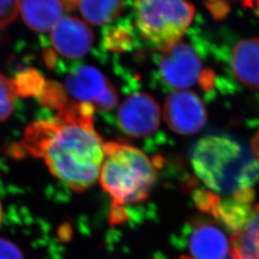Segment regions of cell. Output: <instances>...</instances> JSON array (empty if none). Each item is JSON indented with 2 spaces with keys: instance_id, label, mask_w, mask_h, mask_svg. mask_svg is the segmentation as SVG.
<instances>
[{
  "instance_id": "obj_2",
  "label": "cell",
  "mask_w": 259,
  "mask_h": 259,
  "mask_svg": "<svg viewBox=\"0 0 259 259\" xmlns=\"http://www.w3.org/2000/svg\"><path fill=\"white\" fill-rule=\"evenodd\" d=\"M104 150L99 180L103 189L111 197L110 220L118 224L126 218L124 205L140 203L148 198L157 182L161 162L124 142L105 143Z\"/></svg>"
},
{
  "instance_id": "obj_19",
  "label": "cell",
  "mask_w": 259,
  "mask_h": 259,
  "mask_svg": "<svg viewBox=\"0 0 259 259\" xmlns=\"http://www.w3.org/2000/svg\"><path fill=\"white\" fill-rule=\"evenodd\" d=\"M0 259H23V254L16 244L0 238Z\"/></svg>"
},
{
  "instance_id": "obj_22",
  "label": "cell",
  "mask_w": 259,
  "mask_h": 259,
  "mask_svg": "<svg viewBox=\"0 0 259 259\" xmlns=\"http://www.w3.org/2000/svg\"><path fill=\"white\" fill-rule=\"evenodd\" d=\"M63 1L65 4V6H66V9L68 10L72 9L74 7L77 0H63Z\"/></svg>"
},
{
  "instance_id": "obj_21",
  "label": "cell",
  "mask_w": 259,
  "mask_h": 259,
  "mask_svg": "<svg viewBox=\"0 0 259 259\" xmlns=\"http://www.w3.org/2000/svg\"><path fill=\"white\" fill-rule=\"evenodd\" d=\"M241 3L245 8H251L254 7L256 0H240Z\"/></svg>"
},
{
  "instance_id": "obj_25",
  "label": "cell",
  "mask_w": 259,
  "mask_h": 259,
  "mask_svg": "<svg viewBox=\"0 0 259 259\" xmlns=\"http://www.w3.org/2000/svg\"><path fill=\"white\" fill-rule=\"evenodd\" d=\"M178 259H193V258H190V257H187V256H182V257H180V258Z\"/></svg>"
},
{
  "instance_id": "obj_10",
  "label": "cell",
  "mask_w": 259,
  "mask_h": 259,
  "mask_svg": "<svg viewBox=\"0 0 259 259\" xmlns=\"http://www.w3.org/2000/svg\"><path fill=\"white\" fill-rule=\"evenodd\" d=\"M189 249L193 259H226L231 254V243L219 228L200 222L192 228Z\"/></svg>"
},
{
  "instance_id": "obj_20",
  "label": "cell",
  "mask_w": 259,
  "mask_h": 259,
  "mask_svg": "<svg viewBox=\"0 0 259 259\" xmlns=\"http://www.w3.org/2000/svg\"><path fill=\"white\" fill-rule=\"evenodd\" d=\"M251 153L259 162V130L251 140Z\"/></svg>"
},
{
  "instance_id": "obj_9",
  "label": "cell",
  "mask_w": 259,
  "mask_h": 259,
  "mask_svg": "<svg viewBox=\"0 0 259 259\" xmlns=\"http://www.w3.org/2000/svg\"><path fill=\"white\" fill-rule=\"evenodd\" d=\"M93 30L82 20L64 17L50 31L53 51L65 59L76 60L87 55L93 45Z\"/></svg>"
},
{
  "instance_id": "obj_4",
  "label": "cell",
  "mask_w": 259,
  "mask_h": 259,
  "mask_svg": "<svg viewBox=\"0 0 259 259\" xmlns=\"http://www.w3.org/2000/svg\"><path fill=\"white\" fill-rule=\"evenodd\" d=\"M194 16V6L188 0H134L139 35L158 50L180 41Z\"/></svg>"
},
{
  "instance_id": "obj_6",
  "label": "cell",
  "mask_w": 259,
  "mask_h": 259,
  "mask_svg": "<svg viewBox=\"0 0 259 259\" xmlns=\"http://www.w3.org/2000/svg\"><path fill=\"white\" fill-rule=\"evenodd\" d=\"M65 89L77 102L110 111L118 102V93L109 79L91 65L76 67L65 79Z\"/></svg>"
},
{
  "instance_id": "obj_3",
  "label": "cell",
  "mask_w": 259,
  "mask_h": 259,
  "mask_svg": "<svg viewBox=\"0 0 259 259\" xmlns=\"http://www.w3.org/2000/svg\"><path fill=\"white\" fill-rule=\"evenodd\" d=\"M198 178L213 192L232 195L253 187L259 180V162L234 139L209 136L199 140L191 156Z\"/></svg>"
},
{
  "instance_id": "obj_16",
  "label": "cell",
  "mask_w": 259,
  "mask_h": 259,
  "mask_svg": "<svg viewBox=\"0 0 259 259\" xmlns=\"http://www.w3.org/2000/svg\"><path fill=\"white\" fill-rule=\"evenodd\" d=\"M104 44L106 47L115 52L130 50L133 46L131 27L125 23H118L107 28L104 33Z\"/></svg>"
},
{
  "instance_id": "obj_11",
  "label": "cell",
  "mask_w": 259,
  "mask_h": 259,
  "mask_svg": "<svg viewBox=\"0 0 259 259\" xmlns=\"http://www.w3.org/2000/svg\"><path fill=\"white\" fill-rule=\"evenodd\" d=\"M63 0H19V11L25 24L39 33L50 32L64 18Z\"/></svg>"
},
{
  "instance_id": "obj_12",
  "label": "cell",
  "mask_w": 259,
  "mask_h": 259,
  "mask_svg": "<svg viewBox=\"0 0 259 259\" xmlns=\"http://www.w3.org/2000/svg\"><path fill=\"white\" fill-rule=\"evenodd\" d=\"M231 68L241 83L259 91V37L243 39L233 47Z\"/></svg>"
},
{
  "instance_id": "obj_14",
  "label": "cell",
  "mask_w": 259,
  "mask_h": 259,
  "mask_svg": "<svg viewBox=\"0 0 259 259\" xmlns=\"http://www.w3.org/2000/svg\"><path fill=\"white\" fill-rule=\"evenodd\" d=\"M232 259H259V204L250 213L246 224L232 233Z\"/></svg>"
},
{
  "instance_id": "obj_13",
  "label": "cell",
  "mask_w": 259,
  "mask_h": 259,
  "mask_svg": "<svg viewBox=\"0 0 259 259\" xmlns=\"http://www.w3.org/2000/svg\"><path fill=\"white\" fill-rule=\"evenodd\" d=\"M253 199V187L242 189L224 200L220 198L211 215L232 232H236L249 219Z\"/></svg>"
},
{
  "instance_id": "obj_8",
  "label": "cell",
  "mask_w": 259,
  "mask_h": 259,
  "mask_svg": "<svg viewBox=\"0 0 259 259\" xmlns=\"http://www.w3.org/2000/svg\"><path fill=\"white\" fill-rule=\"evenodd\" d=\"M160 109L147 93L132 94L122 103L117 112V124L125 134L135 138H146L159 127Z\"/></svg>"
},
{
  "instance_id": "obj_23",
  "label": "cell",
  "mask_w": 259,
  "mask_h": 259,
  "mask_svg": "<svg viewBox=\"0 0 259 259\" xmlns=\"http://www.w3.org/2000/svg\"><path fill=\"white\" fill-rule=\"evenodd\" d=\"M2 216H3V210H2V204L0 203V225H1V221H2Z\"/></svg>"
},
{
  "instance_id": "obj_15",
  "label": "cell",
  "mask_w": 259,
  "mask_h": 259,
  "mask_svg": "<svg viewBox=\"0 0 259 259\" xmlns=\"http://www.w3.org/2000/svg\"><path fill=\"white\" fill-rule=\"evenodd\" d=\"M124 2L125 0H77L75 6L89 23L105 25L120 15Z\"/></svg>"
},
{
  "instance_id": "obj_7",
  "label": "cell",
  "mask_w": 259,
  "mask_h": 259,
  "mask_svg": "<svg viewBox=\"0 0 259 259\" xmlns=\"http://www.w3.org/2000/svg\"><path fill=\"white\" fill-rule=\"evenodd\" d=\"M163 116L167 126L182 136L197 134L207 120L204 103L196 93L189 91L171 93L164 103Z\"/></svg>"
},
{
  "instance_id": "obj_17",
  "label": "cell",
  "mask_w": 259,
  "mask_h": 259,
  "mask_svg": "<svg viewBox=\"0 0 259 259\" xmlns=\"http://www.w3.org/2000/svg\"><path fill=\"white\" fill-rule=\"evenodd\" d=\"M18 90L15 82L0 73V122L6 120L16 107Z\"/></svg>"
},
{
  "instance_id": "obj_24",
  "label": "cell",
  "mask_w": 259,
  "mask_h": 259,
  "mask_svg": "<svg viewBox=\"0 0 259 259\" xmlns=\"http://www.w3.org/2000/svg\"><path fill=\"white\" fill-rule=\"evenodd\" d=\"M255 7H256V10H257V14H258L259 16V0H256V2H255V5H254Z\"/></svg>"
},
{
  "instance_id": "obj_5",
  "label": "cell",
  "mask_w": 259,
  "mask_h": 259,
  "mask_svg": "<svg viewBox=\"0 0 259 259\" xmlns=\"http://www.w3.org/2000/svg\"><path fill=\"white\" fill-rule=\"evenodd\" d=\"M158 69L162 80L177 90L185 91L197 84L204 91L214 88V72L204 68L197 51L182 40L161 50Z\"/></svg>"
},
{
  "instance_id": "obj_18",
  "label": "cell",
  "mask_w": 259,
  "mask_h": 259,
  "mask_svg": "<svg viewBox=\"0 0 259 259\" xmlns=\"http://www.w3.org/2000/svg\"><path fill=\"white\" fill-rule=\"evenodd\" d=\"M19 12V0H0V27L12 23Z\"/></svg>"
},
{
  "instance_id": "obj_1",
  "label": "cell",
  "mask_w": 259,
  "mask_h": 259,
  "mask_svg": "<svg viewBox=\"0 0 259 259\" xmlns=\"http://www.w3.org/2000/svg\"><path fill=\"white\" fill-rule=\"evenodd\" d=\"M59 112L33 122L25 130V152L40 157L54 176L83 192L95 184L105 157L104 142L94 127V107L59 98Z\"/></svg>"
}]
</instances>
